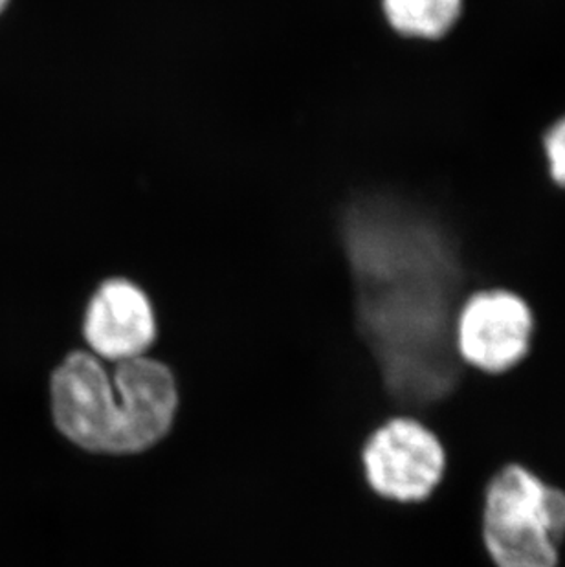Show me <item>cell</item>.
Wrapping results in <instances>:
<instances>
[{"label":"cell","instance_id":"obj_3","mask_svg":"<svg viewBox=\"0 0 565 567\" xmlns=\"http://www.w3.org/2000/svg\"><path fill=\"white\" fill-rule=\"evenodd\" d=\"M565 491L522 465L503 466L486 485L483 542L496 567H558Z\"/></svg>","mask_w":565,"mask_h":567},{"label":"cell","instance_id":"obj_5","mask_svg":"<svg viewBox=\"0 0 565 567\" xmlns=\"http://www.w3.org/2000/svg\"><path fill=\"white\" fill-rule=\"evenodd\" d=\"M446 454L427 424L393 417L369 435L362 449V471L380 498L417 504L432 496L443 482Z\"/></svg>","mask_w":565,"mask_h":567},{"label":"cell","instance_id":"obj_2","mask_svg":"<svg viewBox=\"0 0 565 567\" xmlns=\"http://www.w3.org/2000/svg\"><path fill=\"white\" fill-rule=\"evenodd\" d=\"M50 410L59 434L83 452L144 454L175 429L181 388L150 354L117 362L109 375L91 351H72L50 377Z\"/></svg>","mask_w":565,"mask_h":567},{"label":"cell","instance_id":"obj_7","mask_svg":"<svg viewBox=\"0 0 565 567\" xmlns=\"http://www.w3.org/2000/svg\"><path fill=\"white\" fill-rule=\"evenodd\" d=\"M464 0H379L380 16L391 33L405 41L438 43L463 16Z\"/></svg>","mask_w":565,"mask_h":567},{"label":"cell","instance_id":"obj_6","mask_svg":"<svg viewBox=\"0 0 565 567\" xmlns=\"http://www.w3.org/2000/svg\"><path fill=\"white\" fill-rule=\"evenodd\" d=\"M89 351L103 362H125L150 353L156 340V316L151 300L129 279L103 281L83 316Z\"/></svg>","mask_w":565,"mask_h":567},{"label":"cell","instance_id":"obj_8","mask_svg":"<svg viewBox=\"0 0 565 567\" xmlns=\"http://www.w3.org/2000/svg\"><path fill=\"white\" fill-rule=\"evenodd\" d=\"M551 183L565 189V114L545 128L542 138Z\"/></svg>","mask_w":565,"mask_h":567},{"label":"cell","instance_id":"obj_1","mask_svg":"<svg viewBox=\"0 0 565 567\" xmlns=\"http://www.w3.org/2000/svg\"><path fill=\"white\" fill-rule=\"evenodd\" d=\"M340 236L355 287L358 331L390 390L404 402L439 401L459 379L453 320L469 281L427 225L384 192L358 193Z\"/></svg>","mask_w":565,"mask_h":567},{"label":"cell","instance_id":"obj_4","mask_svg":"<svg viewBox=\"0 0 565 567\" xmlns=\"http://www.w3.org/2000/svg\"><path fill=\"white\" fill-rule=\"evenodd\" d=\"M536 316L522 295L505 287L472 290L453 320V348L461 364L503 375L534 348Z\"/></svg>","mask_w":565,"mask_h":567},{"label":"cell","instance_id":"obj_9","mask_svg":"<svg viewBox=\"0 0 565 567\" xmlns=\"http://www.w3.org/2000/svg\"><path fill=\"white\" fill-rule=\"evenodd\" d=\"M8 4H10V0H0V16L4 13L6 8H8Z\"/></svg>","mask_w":565,"mask_h":567}]
</instances>
